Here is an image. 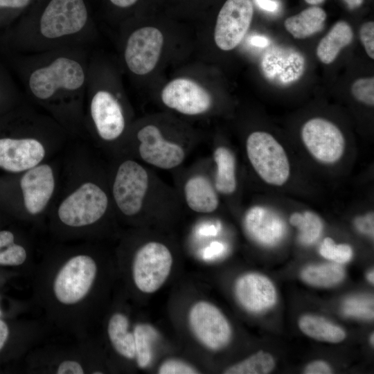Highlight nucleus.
Masks as SVG:
<instances>
[{
  "instance_id": "nucleus-1",
  "label": "nucleus",
  "mask_w": 374,
  "mask_h": 374,
  "mask_svg": "<svg viewBox=\"0 0 374 374\" xmlns=\"http://www.w3.org/2000/svg\"><path fill=\"white\" fill-rule=\"evenodd\" d=\"M90 56L89 47L66 46L26 53L21 57L20 71L30 99L68 132L86 127Z\"/></svg>"
},
{
  "instance_id": "nucleus-2",
  "label": "nucleus",
  "mask_w": 374,
  "mask_h": 374,
  "mask_svg": "<svg viewBox=\"0 0 374 374\" xmlns=\"http://www.w3.org/2000/svg\"><path fill=\"white\" fill-rule=\"evenodd\" d=\"M94 25L88 0H36L23 14L15 42L25 53L89 47Z\"/></svg>"
},
{
  "instance_id": "nucleus-3",
  "label": "nucleus",
  "mask_w": 374,
  "mask_h": 374,
  "mask_svg": "<svg viewBox=\"0 0 374 374\" xmlns=\"http://www.w3.org/2000/svg\"><path fill=\"white\" fill-rule=\"evenodd\" d=\"M104 65L90 56L85 102L89 125L105 142H114L125 133L127 120L119 93L106 82Z\"/></svg>"
},
{
  "instance_id": "nucleus-4",
  "label": "nucleus",
  "mask_w": 374,
  "mask_h": 374,
  "mask_svg": "<svg viewBox=\"0 0 374 374\" xmlns=\"http://www.w3.org/2000/svg\"><path fill=\"white\" fill-rule=\"evenodd\" d=\"M63 131L51 116L33 112L26 134L0 138V168L19 173L42 163L47 154L46 140Z\"/></svg>"
},
{
  "instance_id": "nucleus-5",
  "label": "nucleus",
  "mask_w": 374,
  "mask_h": 374,
  "mask_svg": "<svg viewBox=\"0 0 374 374\" xmlns=\"http://www.w3.org/2000/svg\"><path fill=\"white\" fill-rule=\"evenodd\" d=\"M109 197L97 183L87 181L80 184L60 203L57 215L64 225L80 228L94 224L105 215Z\"/></svg>"
},
{
  "instance_id": "nucleus-6",
  "label": "nucleus",
  "mask_w": 374,
  "mask_h": 374,
  "mask_svg": "<svg viewBox=\"0 0 374 374\" xmlns=\"http://www.w3.org/2000/svg\"><path fill=\"white\" fill-rule=\"evenodd\" d=\"M98 273L95 260L86 253L71 256L59 268L53 281V294L61 305L73 306L86 299Z\"/></svg>"
},
{
  "instance_id": "nucleus-7",
  "label": "nucleus",
  "mask_w": 374,
  "mask_h": 374,
  "mask_svg": "<svg viewBox=\"0 0 374 374\" xmlns=\"http://www.w3.org/2000/svg\"><path fill=\"white\" fill-rule=\"evenodd\" d=\"M248 159L258 176L266 183L282 186L290 175V166L283 146L270 134L256 131L246 141Z\"/></svg>"
},
{
  "instance_id": "nucleus-8",
  "label": "nucleus",
  "mask_w": 374,
  "mask_h": 374,
  "mask_svg": "<svg viewBox=\"0 0 374 374\" xmlns=\"http://www.w3.org/2000/svg\"><path fill=\"white\" fill-rule=\"evenodd\" d=\"M151 178L146 168L133 159L122 161L116 170L112 186L115 205L127 217L139 215L146 205Z\"/></svg>"
},
{
  "instance_id": "nucleus-9",
  "label": "nucleus",
  "mask_w": 374,
  "mask_h": 374,
  "mask_svg": "<svg viewBox=\"0 0 374 374\" xmlns=\"http://www.w3.org/2000/svg\"><path fill=\"white\" fill-rule=\"evenodd\" d=\"M172 256L164 244L150 241L141 246L132 262V278L139 290L151 294L157 291L168 278Z\"/></svg>"
},
{
  "instance_id": "nucleus-10",
  "label": "nucleus",
  "mask_w": 374,
  "mask_h": 374,
  "mask_svg": "<svg viewBox=\"0 0 374 374\" xmlns=\"http://www.w3.org/2000/svg\"><path fill=\"white\" fill-rule=\"evenodd\" d=\"M188 324L193 335L206 348L218 350L226 347L232 337L231 326L213 304L200 301L188 312Z\"/></svg>"
},
{
  "instance_id": "nucleus-11",
  "label": "nucleus",
  "mask_w": 374,
  "mask_h": 374,
  "mask_svg": "<svg viewBox=\"0 0 374 374\" xmlns=\"http://www.w3.org/2000/svg\"><path fill=\"white\" fill-rule=\"evenodd\" d=\"M161 30L152 26L141 27L126 38L123 60L130 72L143 75L150 73L159 60L163 45Z\"/></svg>"
},
{
  "instance_id": "nucleus-12",
  "label": "nucleus",
  "mask_w": 374,
  "mask_h": 374,
  "mask_svg": "<svg viewBox=\"0 0 374 374\" xmlns=\"http://www.w3.org/2000/svg\"><path fill=\"white\" fill-rule=\"evenodd\" d=\"M137 151L145 163L157 168L172 170L186 158V150L179 143L166 139L154 125L143 126L136 133Z\"/></svg>"
},
{
  "instance_id": "nucleus-13",
  "label": "nucleus",
  "mask_w": 374,
  "mask_h": 374,
  "mask_svg": "<svg viewBox=\"0 0 374 374\" xmlns=\"http://www.w3.org/2000/svg\"><path fill=\"white\" fill-rule=\"evenodd\" d=\"M301 139L310 154L323 163H336L345 150V139L341 130L322 118L308 121L301 129Z\"/></svg>"
},
{
  "instance_id": "nucleus-14",
  "label": "nucleus",
  "mask_w": 374,
  "mask_h": 374,
  "mask_svg": "<svg viewBox=\"0 0 374 374\" xmlns=\"http://www.w3.org/2000/svg\"><path fill=\"white\" fill-rule=\"evenodd\" d=\"M253 14L251 0H226L220 9L214 30V40L222 51H231L242 42Z\"/></svg>"
},
{
  "instance_id": "nucleus-15",
  "label": "nucleus",
  "mask_w": 374,
  "mask_h": 374,
  "mask_svg": "<svg viewBox=\"0 0 374 374\" xmlns=\"http://www.w3.org/2000/svg\"><path fill=\"white\" fill-rule=\"evenodd\" d=\"M260 67L267 81L279 87H287L302 77L305 69V60L303 55L294 48L275 45L265 51Z\"/></svg>"
},
{
  "instance_id": "nucleus-16",
  "label": "nucleus",
  "mask_w": 374,
  "mask_h": 374,
  "mask_svg": "<svg viewBox=\"0 0 374 374\" xmlns=\"http://www.w3.org/2000/svg\"><path fill=\"white\" fill-rule=\"evenodd\" d=\"M161 98L166 107L188 116L207 112L213 103L207 90L196 82L184 78L168 82L162 89Z\"/></svg>"
},
{
  "instance_id": "nucleus-17",
  "label": "nucleus",
  "mask_w": 374,
  "mask_h": 374,
  "mask_svg": "<svg viewBox=\"0 0 374 374\" xmlns=\"http://www.w3.org/2000/svg\"><path fill=\"white\" fill-rule=\"evenodd\" d=\"M20 188L26 212L33 216L41 214L55 192V177L53 168L42 163L24 172Z\"/></svg>"
},
{
  "instance_id": "nucleus-18",
  "label": "nucleus",
  "mask_w": 374,
  "mask_h": 374,
  "mask_svg": "<svg viewBox=\"0 0 374 374\" xmlns=\"http://www.w3.org/2000/svg\"><path fill=\"white\" fill-rule=\"evenodd\" d=\"M235 293L239 303L254 313L269 309L276 301L273 283L266 276L256 273L240 276L235 283Z\"/></svg>"
},
{
  "instance_id": "nucleus-19",
  "label": "nucleus",
  "mask_w": 374,
  "mask_h": 374,
  "mask_svg": "<svg viewBox=\"0 0 374 374\" xmlns=\"http://www.w3.org/2000/svg\"><path fill=\"white\" fill-rule=\"evenodd\" d=\"M243 224L252 240L267 247L276 245L285 233L283 219L275 211L262 206L249 208L244 216Z\"/></svg>"
},
{
  "instance_id": "nucleus-20",
  "label": "nucleus",
  "mask_w": 374,
  "mask_h": 374,
  "mask_svg": "<svg viewBox=\"0 0 374 374\" xmlns=\"http://www.w3.org/2000/svg\"><path fill=\"white\" fill-rule=\"evenodd\" d=\"M183 192L186 205L195 213H211L219 206L218 193L213 182L205 175L189 177L184 184Z\"/></svg>"
},
{
  "instance_id": "nucleus-21",
  "label": "nucleus",
  "mask_w": 374,
  "mask_h": 374,
  "mask_svg": "<svg viewBox=\"0 0 374 374\" xmlns=\"http://www.w3.org/2000/svg\"><path fill=\"white\" fill-rule=\"evenodd\" d=\"M215 164L213 184L220 194L229 195L237 188L236 161L232 151L225 146L217 147L213 154Z\"/></svg>"
},
{
  "instance_id": "nucleus-22",
  "label": "nucleus",
  "mask_w": 374,
  "mask_h": 374,
  "mask_svg": "<svg viewBox=\"0 0 374 374\" xmlns=\"http://www.w3.org/2000/svg\"><path fill=\"white\" fill-rule=\"evenodd\" d=\"M353 32L350 26L344 21H339L323 37L317 48V55L324 64L332 63L340 51L353 40Z\"/></svg>"
},
{
  "instance_id": "nucleus-23",
  "label": "nucleus",
  "mask_w": 374,
  "mask_h": 374,
  "mask_svg": "<svg viewBox=\"0 0 374 374\" xmlns=\"http://www.w3.org/2000/svg\"><path fill=\"white\" fill-rule=\"evenodd\" d=\"M326 19V12L319 7L313 6L288 17L284 26L294 38L305 39L319 32Z\"/></svg>"
},
{
  "instance_id": "nucleus-24",
  "label": "nucleus",
  "mask_w": 374,
  "mask_h": 374,
  "mask_svg": "<svg viewBox=\"0 0 374 374\" xmlns=\"http://www.w3.org/2000/svg\"><path fill=\"white\" fill-rule=\"evenodd\" d=\"M107 334L114 350L120 355L129 359L135 358L134 335L129 331V320L124 314L116 312L110 317Z\"/></svg>"
},
{
  "instance_id": "nucleus-25",
  "label": "nucleus",
  "mask_w": 374,
  "mask_h": 374,
  "mask_svg": "<svg viewBox=\"0 0 374 374\" xmlns=\"http://www.w3.org/2000/svg\"><path fill=\"white\" fill-rule=\"evenodd\" d=\"M299 326L304 334L319 341L339 343L346 337V333L341 328L318 316L301 317Z\"/></svg>"
},
{
  "instance_id": "nucleus-26",
  "label": "nucleus",
  "mask_w": 374,
  "mask_h": 374,
  "mask_svg": "<svg viewBox=\"0 0 374 374\" xmlns=\"http://www.w3.org/2000/svg\"><path fill=\"white\" fill-rule=\"evenodd\" d=\"M302 279L317 287H328L340 283L344 277V271L338 263H326L310 265L301 272Z\"/></svg>"
},
{
  "instance_id": "nucleus-27",
  "label": "nucleus",
  "mask_w": 374,
  "mask_h": 374,
  "mask_svg": "<svg viewBox=\"0 0 374 374\" xmlns=\"http://www.w3.org/2000/svg\"><path fill=\"white\" fill-rule=\"evenodd\" d=\"M290 222L299 230V238L303 244H313L321 234L322 221L318 215L312 211L295 212L291 215Z\"/></svg>"
},
{
  "instance_id": "nucleus-28",
  "label": "nucleus",
  "mask_w": 374,
  "mask_h": 374,
  "mask_svg": "<svg viewBox=\"0 0 374 374\" xmlns=\"http://www.w3.org/2000/svg\"><path fill=\"white\" fill-rule=\"evenodd\" d=\"M136 363L142 368L147 367L152 361V344L157 337L155 328L147 323H140L134 329Z\"/></svg>"
},
{
  "instance_id": "nucleus-29",
  "label": "nucleus",
  "mask_w": 374,
  "mask_h": 374,
  "mask_svg": "<svg viewBox=\"0 0 374 374\" xmlns=\"http://www.w3.org/2000/svg\"><path fill=\"white\" fill-rule=\"evenodd\" d=\"M274 366L275 361L272 355L261 350L227 368L224 373L266 374L270 373Z\"/></svg>"
},
{
  "instance_id": "nucleus-30",
  "label": "nucleus",
  "mask_w": 374,
  "mask_h": 374,
  "mask_svg": "<svg viewBox=\"0 0 374 374\" xmlns=\"http://www.w3.org/2000/svg\"><path fill=\"white\" fill-rule=\"evenodd\" d=\"M343 312L350 317L371 319L373 318V299L368 296H354L343 304Z\"/></svg>"
},
{
  "instance_id": "nucleus-31",
  "label": "nucleus",
  "mask_w": 374,
  "mask_h": 374,
  "mask_svg": "<svg viewBox=\"0 0 374 374\" xmlns=\"http://www.w3.org/2000/svg\"><path fill=\"white\" fill-rule=\"evenodd\" d=\"M320 254L326 259L342 264L348 262L353 256V249L348 244H337L330 238H326L319 247Z\"/></svg>"
},
{
  "instance_id": "nucleus-32",
  "label": "nucleus",
  "mask_w": 374,
  "mask_h": 374,
  "mask_svg": "<svg viewBox=\"0 0 374 374\" xmlns=\"http://www.w3.org/2000/svg\"><path fill=\"white\" fill-rule=\"evenodd\" d=\"M353 96L369 106L374 105V78H363L355 81L351 87Z\"/></svg>"
},
{
  "instance_id": "nucleus-33",
  "label": "nucleus",
  "mask_w": 374,
  "mask_h": 374,
  "mask_svg": "<svg viewBox=\"0 0 374 374\" xmlns=\"http://www.w3.org/2000/svg\"><path fill=\"white\" fill-rule=\"evenodd\" d=\"M36 0H0V17L13 18L25 13Z\"/></svg>"
},
{
  "instance_id": "nucleus-34",
  "label": "nucleus",
  "mask_w": 374,
  "mask_h": 374,
  "mask_svg": "<svg viewBox=\"0 0 374 374\" xmlns=\"http://www.w3.org/2000/svg\"><path fill=\"white\" fill-rule=\"evenodd\" d=\"M27 257L25 248L12 243L5 249L0 251V265L16 266L23 264Z\"/></svg>"
},
{
  "instance_id": "nucleus-35",
  "label": "nucleus",
  "mask_w": 374,
  "mask_h": 374,
  "mask_svg": "<svg viewBox=\"0 0 374 374\" xmlns=\"http://www.w3.org/2000/svg\"><path fill=\"white\" fill-rule=\"evenodd\" d=\"M159 374H195L199 373L197 369L177 359H169L164 361L158 369Z\"/></svg>"
},
{
  "instance_id": "nucleus-36",
  "label": "nucleus",
  "mask_w": 374,
  "mask_h": 374,
  "mask_svg": "<svg viewBox=\"0 0 374 374\" xmlns=\"http://www.w3.org/2000/svg\"><path fill=\"white\" fill-rule=\"evenodd\" d=\"M359 37L368 55L374 58V23L368 21L360 28Z\"/></svg>"
},
{
  "instance_id": "nucleus-37",
  "label": "nucleus",
  "mask_w": 374,
  "mask_h": 374,
  "mask_svg": "<svg viewBox=\"0 0 374 374\" xmlns=\"http://www.w3.org/2000/svg\"><path fill=\"white\" fill-rule=\"evenodd\" d=\"M57 374H82L84 370L82 366L75 360L67 359L62 361L56 369Z\"/></svg>"
},
{
  "instance_id": "nucleus-38",
  "label": "nucleus",
  "mask_w": 374,
  "mask_h": 374,
  "mask_svg": "<svg viewBox=\"0 0 374 374\" xmlns=\"http://www.w3.org/2000/svg\"><path fill=\"white\" fill-rule=\"evenodd\" d=\"M356 228L362 233L373 235V213L358 217L355 220Z\"/></svg>"
},
{
  "instance_id": "nucleus-39",
  "label": "nucleus",
  "mask_w": 374,
  "mask_h": 374,
  "mask_svg": "<svg viewBox=\"0 0 374 374\" xmlns=\"http://www.w3.org/2000/svg\"><path fill=\"white\" fill-rule=\"evenodd\" d=\"M332 373V371L330 366L321 360L310 363L304 370L305 374H330Z\"/></svg>"
},
{
  "instance_id": "nucleus-40",
  "label": "nucleus",
  "mask_w": 374,
  "mask_h": 374,
  "mask_svg": "<svg viewBox=\"0 0 374 374\" xmlns=\"http://www.w3.org/2000/svg\"><path fill=\"white\" fill-rule=\"evenodd\" d=\"M224 251V246L218 242H213L211 246L205 250V258H213L219 256Z\"/></svg>"
},
{
  "instance_id": "nucleus-41",
  "label": "nucleus",
  "mask_w": 374,
  "mask_h": 374,
  "mask_svg": "<svg viewBox=\"0 0 374 374\" xmlns=\"http://www.w3.org/2000/svg\"><path fill=\"white\" fill-rule=\"evenodd\" d=\"M256 3L261 9L268 12H276L278 10V3L274 0H255Z\"/></svg>"
},
{
  "instance_id": "nucleus-42",
  "label": "nucleus",
  "mask_w": 374,
  "mask_h": 374,
  "mask_svg": "<svg viewBox=\"0 0 374 374\" xmlns=\"http://www.w3.org/2000/svg\"><path fill=\"white\" fill-rule=\"evenodd\" d=\"M15 236L9 231H0V251L14 243Z\"/></svg>"
},
{
  "instance_id": "nucleus-43",
  "label": "nucleus",
  "mask_w": 374,
  "mask_h": 374,
  "mask_svg": "<svg viewBox=\"0 0 374 374\" xmlns=\"http://www.w3.org/2000/svg\"><path fill=\"white\" fill-rule=\"evenodd\" d=\"M113 7L118 9H127L136 3L138 0H107Z\"/></svg>"
},
{
  "instance_id": "nucleus-44",
  "label": "nucleus",
  "mask_w": 374,
  "mask_h": 374,
  "mask_svg": "<svg viewBox=\"0 0 374 374\" xmlns=\"http://www.w3.org/2000/svg\"><path fill=\"white\" fill-rule=\"evenodd\" d=\"M9 335V329L7 324L0 319V350L6 342Z\"/></svg>"
},
{
  "instance_id": "nucleus-45",
  "label": "nucleus",
  "mask_w": 374,
  "mask_h": 374,
  "mask_svg": "<svg viewBox=\"0 0 374 374\" xmlns=\"http://www.w3.org/2000/svg\"><path fill=\"white\" fill-rule=\"evenodd\" d=\"M250 43L255 46L258 47H267L269 44V39L267 37L261 35H254L250 39Z\"/></svg>"
},
{
  "instance_id": "nucleus-46",
  "label": "nucleus",
  "mask_w": 374,
  "mask_h": 374,
  "mask_svg": "<svg viewBox=\"0 0 374 374\" xmlns=\"http://www.w3.org/2000/svg\"><path fill=\"white\" fill-rule=\"evenodd\" d=\"M344 2L346 3L348 8L350 9H354L359 7L364 0H344Z\"/></svg>"
},
{
  "instance_id": "nucleus-47",
  "label": "nucleus",
  "mask_w": 374,
  "mask_h": 374,
  "mask_svg": "<svg viewBox=\"0 0 374 374\" xmlns=\"http://www.w3.org/2000/svg\"><path fill=\"white\" fill-rule=\"evenodd\" d=\"M306 3L310 5H317L321 3L324 0H305Z\"/></svg>"
},
{
  "instance_id": "nucleus-48",
  "label": "nucleus",
  "mask_w": 374,
  "mask_h": 374,
  "mask_svg": "<svg viewBox=\"0 0 374 374\" xmlns=\"http://www.w3.org/2000/svg\"><path fill=\"white\" fill-rule=\"evenodd\" d=\"M367 278L368 280V281L373 284V282H374V278H373V270H371L368 272V275H367Z\"/></svg>"
},
{
  "instance_id": "nucleus-49",
  "label": "nucleus",
  "mask_w": 374,
  "mask_h": 374,
  "mask_svg": "<svg viewBox=\"0 0 374 374\" xmlns=\"http://www.w3.org/2000/svg\"><path fill=\"white\" fill-rule=\"evenodd\" d=\"M373 335H374V334L372 333L371 335V337H370V341H371V344L372 345H373V344H374V341H373V339H374L373 338H374V337H373Z\"/></svg>"
},
{
  "instance_id": "nucleus-50",
  "label": "nucleus",
  "mask_w": 374,
  "mask_h": 374,
  "mask_svg": "<svg viewBox=\"0 0 374 374\" xmlns=\"http://www.w3.org/2000/svg\"><path fill=\"white\" fill-rule=\"evenodd\" d=\"M1 310H0V317H1Z\"/></svg>"
}]
</instances>
